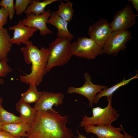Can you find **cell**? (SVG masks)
I'll list each match as a JSON object with an SVG mask.
<instances>
[{
    "instance_id": "30",
    "label": "cell",
    "mask_w": 138,
    "mask_h": 138,
    "mask_svg": "<svg viewBox=\"0 0 138 138\" xmlns=\"http://www.w3.org/2000/svg\"><path fill=\"white\" fill-rule=\"evenodd\" d=\"M76 132L78 134V136L76 137V138H88L85 137L82 134H80L78 131H77ZM91 138H93L92 137Z\"/></svg>"
},
{
    "instance_id": "7",
    "label": "cell",
    "mask_w": 138,
    "mask_h": 138,
    "mask_svg": "<svg viewBox=\"0 0 138 138\" xmlns=\"http://www.w3.org/2000/svg\"><path fill=\"white\" fill-rule=\"evenodd\" d=\"M129 2L122 9L116 11L113 21L110 23L112 31L128 30L135 24V18L138 16L132 10Z\"/></svg>"
},
{
    "instance_id": "10",
    "label": "cell",
    "mask_w": 138,
    "mask_h": 138,
    "mask_svg": "<svg viewBox=\"0 0 138 138\" xmlns=\"http://www.w3.org/2000/svg\"><path fill=\"white\" fill-rule=\"evenodd\" d=\"M51 10L48 9L43 13L36 15L33 13L26 15V18L22 20L23 24L26 26L39 30L41 35L45 36L53 34L52 31L47 27L48 20L51 15Z\"/></svg>"
},
{
    "instance_id": "16",
    "label": "cell",
    "mask_w": 138,
    "mask_h": 138,
    "mask_svg": "<svg viewBox=\"0 0 138 138\" xmlns=\"http://www.w3.org/2000/svg\"><path fill=\"white\" fill-rule=\"evenodd\" d=\"M15 107L17 111L20 113V117L23 121L31 124L36 112L34 108L20 99L16 103Z\"/></svg>"
},
{
    "instance_id": "5",
    "label": "cell",
    "mask_w": 138,
    "mask_h": 138,
    "mask_svg": "<svg viewBox=\"0 0 138 138\" xmlns=\"http://www.w3.org/2000/svg\"><path fill=\"white\" fill-rule=\"evenodd\" d=\"M72 55L90 60L104 53L102 48L93 39L86 37L79 38L71 43Z\"/></svg>"
},
{
    "instance_id": "12",
    "label": "cell",
    "mask_w": 138,
    "mask_h": 138,
    "mask_svg": "<svg viewBox=\"0 0 138 138\" xmlns=\"http://www.w3.org/2000/svg\"><path fill=\"white\" fill-rule=\"evenodd\" d=\"M9 30H14L13 37L9 40L10 42L13 44L20 45L21 43L26 44L38 29L31 28L24 25L22 20H20L17 24L8 28Z\"/></svg>"
},
{
    "instance_id": "24",
    "label": "cell",
    "mask_w": 138,
    "mask_h": 138,
    "mask_svg": "<svg viewBox=\"0 0 138 138\" xmlns=\"http://www.w3.org/2000/svg\"><path fill=\"white\" fill-rule=\"evenodd\" d=\"M9 61L7 58L4 60L0 61V84H3L4 80L1 77H5L8 74L11 72L12 70L8 65L7 62Z\"/></svg>"
},
{
    "instance_id": "23",
    "label": "cell",
    "mask_w": 138,
    "mask_h": 138,
    "mask_svg": "<svg viewBox=\"0 0 138 138\" xmlns=\"http://www.w3.org/2000/svg\"><path fill=\"white\" fill-rule=\"evenodd\" d=\"M32 0H16L14 6L15 12L17 15L25 12L28 6L32 2Z\"/></svg>"
},
{
    "instance_id": "8",
    "label": "cell",
    "mask_w": 138,
    "mask_h": 138,
    "mask_svg": "<svg viewBox=\"0 0 138 138\" xmlns=\"http://www.w3.org/2000/svg\"><path fill=\"white\" fill-rule=\"evenodd\" d=\"M84 76L85 82L83 86L79 87H69L67 92L69 94H77L85 97L89 101V106L92 107L97 94L108 86L94 84L91 81V77L88 72L85 73Z\"/></svg>"
},
{
    "instance_id": "3",
    "label": "cell",
    "mask_w": 138,
    "mask_h": 138,
    "mask_svg": "<svg viewBox=\"0 0 138 138\" xmlns=\"http://www.w3.org/2000/svg\"><path fill=\"white\" fill-rule=\"evenodd\" d=\"M71 40L67 38L57 37L49 45L50 53L46 73L53 67L62 66L70 61L72 55L71 49Z\"/></svg>"
},
{
    "instance_id": "27",
    "label": "cell",
    "mask_w": 138,
    "mask_h": 138,
    "mask_svg": "<svg viewBox=\"0 0 138 138\" xmlns=\"http://www.w3.org/2000/svg\"><path fill=\"white\" fill-rule=\"evenodd\" d=\"M0 138H25L14 136L5 131H0Z\"/></svg>"
},
{
    "instance_id": "19",
    "label": "cell",
    "mask_w": 138,
    "mask_h": 138,
    "mask_svg": "<svg viewBox=\"0 0 138 138\" xmlns=\"http://www.w3.org/2000/svg\"><path fill=\"white\" fill-rule=\"evenodd\" d=\"M59 0H44L42 2L33 0L31 3L28 6L25 13L26 14L33 13L38 15L43 13L45 8L48 5Z\"/></svg>"
},
{
    "instance_id": "14",
    "label": "cell",
    "mask_w": 138,
    "mask_h": 138,
    "mask_svg": "<svg viewBox=\"0 0 138 138\" xmlns=\"http://www.w3.org/2000/svg\"><path fill=\"white\" fill-rule=\"evenodd\" d=\"M68 22L66 21L53 11L48 19L47 24L52 25L56 28L58 30L57 37L67 38L71 40L74 36L69 31L67 28Z\"/></svg>"
},
{
    "instance_id": "29",
    "label": "cell",
    "mask_w": 138,
    "mask_h": 138,
    "mask_svg": "<svg viewBox=\"0 0 138 138\" xmlns=\"http://www.w3.org/2000/svg\"><path fill=\"white\" fill-rule=\"evenodd\" d=\"M120 128L122 129V131L123 132L124 134V135L125 136V138H135L134 137L131 136L129 134L125 131V130L123 128L122 125L120 124Z\"/></svg>"
},
{
    "instance_id": "25",
    "label": "cell",
    "mask_w": 138,
    "mask_h": 138,
    "mask_svg": "<svg viewBox=\"0 0 138 138\" xmlns=\"http://www.w3.org/2000/svg\"><path fill=\"white\" fill-rule=\"evenodd\" d=\"M13 0H2L0 2V6H3L7 10L10 20L13 18L15 13Z\"/></svg>"
},
{
    "instance_id": "13",
    "label": "cell",
    "mask_w": 138,
    "mask_h": 138,
    "mask_svg": "<svg viewBox=\"0 0 138 138\" xmlns=\"http://www.w3.org/2000/svg\"><path fill=\"white\" fill-rule=\"evenodd\" d=\"M87 133L94 134L97 138H125L123 134L121 132V128H116L111 125H88L84 127Z\"/></svg>"
},
{
    "instance_id": "17",
    "label": "cell",
    "mask_w": 138,
    "mask_h": 138,
    "mask_svg": "<svg viewBox=\"0 0 138 138\" xmlns=\"http://www.w3.org/2000/svg\"><path fill=\"white\" fill-rule=\"evenodd\" d=\"M138 78V75L137 73L135 76L128 79H126L125 78L116 85L110 87L102 89L96 95L94 103L95 104L98 103L100 99L103 97L105 96L107 98H109L113 96V93L120 87L128 84L133 80Z\"/></svg>"
},
{
    "instance_id": "9",
    "label": "cell",
    "mask_w": 138,
    "mask_h": 138,
    "mask_svg": "<svg viewBox=\"0 0 138 138\" xmlns=\"http://www.w3.org/2000/svg\"><path fill=\"white\" fill-rule=\"evenodd\" d=\"M112 32L110 23L102 18L89 27L88 33L90 38L103 48Z\"/></svg>"
},
{
    "instance_id": "26",
    "label": "cell",
    "mask_w": 138,
    "mask_h": 138,
    "mask_svg": "<svg viewBox=\"0 0 138 138\" xmlns=\"http://www.w3.org/2000/svg\"><path fill=\"white\" fill-rule=\"evenodd\" d=\"M9 17L8 11L7 9L3 6L0 8V30L7 23Z\"/></svg>"
},
{
    "instance_id": "15",
    "label": "cell",
    "mask_w": 138,
    "mask_h": 138,
    "mask_svg": "<svg viewBox=\"0 0 138 138\" xmlns=\"http://www.w3.org/2000/svg\"><path fill=\"white\" fill-rule=\"evenodd\" d=\"M31 124L24 122L2 125V130L15 136L27 138V132L30 129Z\"/></svg>"
},
{
    "instance_id": "2",
    "label": "cell",
    "mask_w": 138,
    "mask_h": 138,
    "mask_svg": "<svg viewBox=\"0 0 138 138\" xmlns=\"http://www.w3.org/2000/svg\"><path fill=\"white\" fill-rule=\"evenodd\" d=\"M25 47L20 49L24 56L25 63L31 64V72L25 75L19 76L21 82L27 84L39 86L42 81L44 75L46 74L45 69L49 55L48 48L42 47L39 49L29 40Z\"/></svg>"
},
{
    "instance_id": "28",
    "label": "cell",
    "mask_w": 138,
    "mask_h": 138,
    "mask_svg": "<svg viewBox=\"0 0 138 138\" xmlns=\"http://www.w3.org/2000/svg\"><path fill=\"white\" fill-rule=\"evenodd\" d=\"M129 2H131L134 8L135 9L137 14H138V0H129Z\"/></svg>"
},
{
    "instance_id": "22",
    "label": "cell",
    "mask_w": 138,
    "mask_h": 138,
    "mask_svg": "<svg viewBox=\"0 0 138 138\" xmlns=\"http://www.w3.org/2000/svg\"><path fill=\"white\" fill-rule=\"evenodd\" d=\"M23 122L20 116L9 112L0 105V123L2 125Z\"/></svg>"
},
{
    "instance_id": "11",
    "label": "cell",
    "mask_w": 138,
    "mask_h": 138,
    "mask_svg": "<svg viewBox=\"0 0 138 138\" xmlns=\"http://www.w3.org/2000/svg\"><path fill=\"white\" fill-rule=\"evenodd\" d=\"M64 97L63 93L43 91L33 108L36 111L52 110L53 106L57 107L63 103Z\"/></svg>"
},
{
    "instance_id": "4",
    "label": "cell",
    "mask_w": 138,
    "mask_h": 138,
    "mask_svg": "<svg viewBox=\"0 0 138 138\" xmlns=\"http://www.w3.org/2000/svg\"><path fill=\"white\" fill-rule=\"evenodd\" d=\"M113 96L106 100L108 102L107 106L103 108L99 107L93 108V116L88 117L86 114L83 117L79 126L84 127L88 125H111L112 122L119 117L120 114L112 105Z\"/></svg>"
},
{
    "instance_id": "31",
    "label": "cell",
    "mask_w": 138,
    "mask_h": 138,
    "mask_svg": "<svg viewBox=\"0 0 138 138\" xmlns=\"http://www.w3.org/2000/svg\"><path fill=\"white\" fill-rule=\"evenodd\" d=\"M3 98L0 96V105L2 104L3 101ZM2 125L0 123V131L2 130Z\"/></svg>"
},
{
    "instance_id": "18",
    "label": "cell",
    "mask_w": 138,
    "mask_h": 138,
    "mask_svg": "<svg viewBox=\"0 0 138 138\" xmlns=\"http://www.w3.org/2000/svg\"><path fill=\"white\" fill-rule=\"evenodd\" d=\"M10 38L6 28H3L0 30V61L7 58L12 46L9 41Z\"/></svg>"
},
{
    "instance_id": "20",
    "label": "cell",
    "mask_w": 138,
    "mask_h": 138,
    "mask_svg": "<svg viewBox=\"0 0 138 138\" xmlns=\"http://www.w3.org/2000/svg\"><path fill=\"white\" fill-rule=\"evenodd\" d=\"M41 94L42 92L38 90L37 86L29 84V88L27 90L21 94L20 99L28 104L36 103L39 99Z\"/></svg>"
},
{
    "instance_id": "1",
    "label": "cell",
    "mask_w": 138,
    "mask_h": 138,
    "mask_svg": "<svg viewBox=\"0 0 138 138\" xmlns=\"http://www.w3.org/2000/svg\"><path fill=\"white\" fill-rule=\"evenodd\" d=\"M69 116H62L54 109L36 111L26 138H73L71 129L66 126Z\"/></svg>"
},
{
    "instance_id": "6",
    "label": "cell",
    "mask_w": 138,
    "mask_h": 138,
    "mask_svg": "<svg viewBox=\"0 0 138 138\" xmlns=\"http://www.w3.org/2000/svg\"><path fill=\"white\" fill-rule=\"evenodd\" d=\"M131 31L120 30L112 31L102 49L103 53L117 55L121 51L125 50L126 44L132 38Z\"/></svg>"
},
{
    "instance_id": "21",
    "label": "cell",
    "mask_w": 138,
    "mask_h": 138,
    "mask_svg": "<svg viewBox=\"0 0 138 138\" xmlns=\"http://www.w3.org/2000/svg\"><path fill=\"white\" fill-rule=\"evenodd\" d=\"M73 5L70 1L66 3L61 1L58 6V10L55 11V12L58 16L68 22L72 20L74 15Z\"/></svg>"
}]
</instances>
